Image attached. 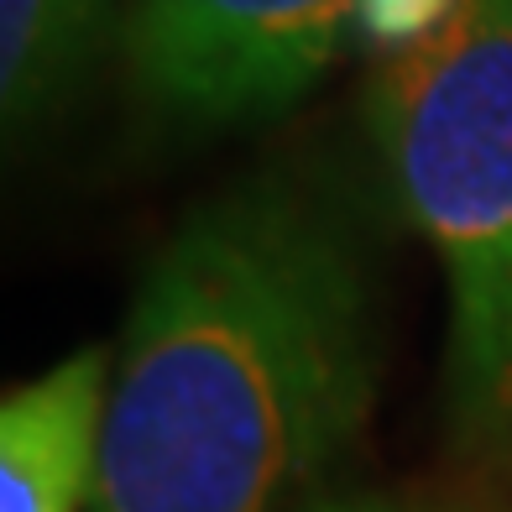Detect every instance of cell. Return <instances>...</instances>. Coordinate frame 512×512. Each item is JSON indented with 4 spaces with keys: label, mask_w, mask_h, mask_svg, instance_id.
Wrapping results in <instances>:
<instances>
[{
    "label": "cell",
    "mask_w": 512,
    "mask_h": 512,
    "mask_svg": "<svg viewBox=\"0 0 512 512\" xmlns=\"http://www.w3.org/2000/svg\"><path fill=\"white\" fill-rule=\"evenodd\" d=\"M371 392L361 236L330 199L262 173L152 256L89 512H283L356 439Z\"/></svg>",
    "instance_id": "6da1fadb"
},
{
    "label": "cell",
    "mask_w": 512,
    "mask_h": 512,
    "mask_svg": "<svg viewBox=\"0 0 512 512\" xmlns=\"http://www.w3.org/2000/svg\"><path fill=\"white\" fill-rule=\"evenodd\" d=\"M403 215L445 262V424L471 465H512V0L460 11L371 95Z\"/></svg>",
    "instance_id": "7a4b0ae2"
},
{
    "label": "cell",
    "mask_w": 512,
    "mask_h": 512,
    "mask_svg": "<svg viewBox=\"0 0 512 512\" xmlns=\"http://www.w3.org/2000/svg\"><path fill=\"white\" fill-rule=\"evenodd\" d=\"M356 0H142L126 63L183 126H236L293 105L330 68Z\"/></svg>",
    "instance_id": "3957f363"
},
{
    "label": "cell",
    "mask_w": 512,
    "mask_h": 512,
    "mask_svg": "<svg viewBox=\"0 0 512 512\" xmlns=\"http://www.w3.org/2000/svg\"><path fill=\"white\" fill-rule=\"evenodd\" d=\"M110 408L100 345L58 361L0 403V512H89Z\"/></svg>",
    "instance_id": "277c9868"
},
{
    "label": "cell",
    "mask_w": 512,
    "mask_h": 512,
    "mask_svg": "<svg viewBox=\"0 0 512 512\" xmlns=\"http://www.w3.org/2000/svg\"><path fill=\"white\" fill-rule=\"evenodd\" d=\"M100 42V0H0V110L21 136L68 100Z\"/></svg>",
    "instance_id": "5b68a950"
},
{
    "label": "cell",
    "mask_w": 512,
    "mask_h": 512,
    "mask_svg": "<svg viewBox=\"0 0 512 512\" xmlns=\"http://www.w3.org/2000/svg\"><path fill=\"white\" fill-rule=\"evenodd\" d=\"M460 11V0H356V27L377 48H418Z\"/></svg>",
    "instance_id": "8992f818"
},
{
    "label": "cell",
    "mask_w": 512,
    "mask_h": 512,
    "mask_svg": "<svg viewBox=\"0 0 512 512\" xmlns=\"http://www.w3.org/2000/svg\"><path fill=\"white\" fill-rule=\"evenodd\" d=\"M309 512H471V507H434V502H392V497H345V502H319Z\"/></svg>",
    "instance_id": "52a82bcc"
}]
</instances>
